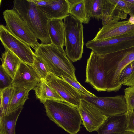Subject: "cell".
Listing matches in <instances>:
<instances>
[{"mask_svg":"<svg viewBox=\"0 0 134 134\" xmlns=\"http://www.w3.org/2000/svg\"><path fill=\"white\" fill-rule=\"evenodd\" d=\"M13 79L5 71L2 65L0 66V90L13 85Z\"/></svg>","mask_w":134,"mask_h":134,"instance_id":"28","label":"cell"},{"mask_svg":"<svg viewBox=\"0 0 134 134\" xmlns=\"http://www.w3.org/2000/svg\"><path fill=\"white\" fill-rule=\"evenodd\" d=\"M50 120L70 134L80 131L82 120L77 108L64 102L47 100L44 104Z\"/></svg>","mask_w":134,"mask_h":134,"instance_id":"4","label":"cell"},{"mask_svg":"<svg viewBox=\"0 0 134 134\" xmlns=\"http://www.w3.org/2000/svg\"><path fill=\"white\" fill-rule=\"evenodd\" d=\"M32 65L40 79L45 80L48 75L50 74L45 63L42 59L38 56L36 55L33 64Z\"/></svg>","mask_w":134,"mask_h":134,"instance_id":"25","label":"cell"},{"mask_svg":"<svg viewBox=\"0 0 134 134\" xmlns=\"http://www.w3.org/2000/svg\"><path fill=\"white\" fill-rule=\"evenodd\" d=\"M86 9L89 17L101 19L103 0H85Z\"/></svg>","mask_w":134,"mask_h":134,"instance_id":"23","label":"cell"},{"mask_svg":"<svg viewBox=\"0 0 134 134\" xmlns=\"http://www.w3.org/2000/svg\"><path fill=\"white\" fill-rule=\"evenodd\" d=\"M101 20L103 26L113 21H118L126 18L129 10L124 0H103Z\"/></svg>","mask_w":134,"mask_h":134,"instance_id":"12","label":"cell"},{"mask_svg":"<svg viewBox=\"0 0 134 134\" xmlns=\"http://www.w3.org/2000/svg\"><path fill=\"white\" fill-rule=\"evenodd\" d=\"M48 29L51 44L59 47L65 46V30L63 19L49 20Z\"/></svg>","mask_w":134,"mask_h":134,"instance_id":"17","label":"cell"},{"mask_svg":"<svg viewBox=\"0 0 134 134\" xmlns=\"http://www.w3.org/2000/svg\"><path fill=\"white\" fill-rule=\"evenodd\" d=\"M23 108H21L7 115L0 116V134H15L16 123Z\"/></svg>","mask_w":134,"mask_h":134,"instance_id":"21","label":"cell"},{"mask_svg":"<svg viewBox=\"0 0 134 134\" xmlns=\"http://www.w3.org/2000/svg\"><path fill=\"white\" fill-rule=\"evenodd\" d=\"M66 55L73 62L80 60L83 52V26L82 23L70 14L64 18Z\"/></svg>","mask_w":134,"mask_h":134,"instance_id":"5","label":"cell"},{"mask_svg":"<svg viewBox=\"0 0 134 134\" xmlns=\"http://www.w3.org/2000/svg\"><path fill=\"white\" fill-rule=\"evenodd\" d=\"M129 15L130 16V17L129 19V20L131 23L134 24V17L131 15Z\"/></svg>","mask_w":134,"mask_h":134,"instance_id":"34","label":"cell"},{"mask_svg":"<svg viewBox=\"0 0 134 134\" xmlns=\"http://www.w3.org/2000/svg\"><path fill=\"white\" fill-rule=\"evenodd\" d=\"M13 3V9L41 41V44H51L48 29L49 19L38 7L31 0H14Z\"/></svg>","mask_w":134,"mask_h":134,"instance_id":"2","label":"cell"},{"mask_svg":"<svg viewBox=\"0 0 134 134\" xmlns=\"http://www.w3.org/2000/svg\"><path fill=\"white\" fill-rule=\"evenodd\" d=\"M29 91L25 88L13 86L8 115L23 107L25 102L29 98Z\"/></svg>","mask_w":134,"mask_h":134,"instance_id":"19","label":"cell"},{"mask_svg":"<svg viewBox=\"0 0 134 134\" xmlns=\"http://www.w3.org/2000/svg\"><path fill=\"white\" fill-rule=\"evenodd\" d=\"M126 114V124L125 132L134 133V110L132 112Z\"/></svg>","mask_w":134,"mask_h":134,"instance_id":"30","label":"cell"},{"mask_svg":"<svg viewBox=\"0 0 134 134\" xmlns=\"http://www.w3.org/2000/svg\"><path fill=\"white\" fill-rule=\"evenodd\" d=\"M34 53L43 61L50 74L61 78L63 76L77 80L75 69L63 47H59L51 43L40 44Z\"/></svg>","mask_w":134,"mask_h":134,"instance_id":"3","label":"cell"},{"mask_svg":"<svg viewBox=\"0 0 134 134\" xmlns=\"http://www.w3.org/2000/svg\"><path fill=\"white\" fill-rule=\"evenodd\" d=\"M45 81L57 92L65 102L79 109L83 99V94L63 79L52 74L48 75Z\"/></svg>","mask_w":134,"mask_h":134,"instance_id":"10","label":"cell"},{"mask_svg":"<svg viewBox=\"0 0 134 134\" xmlns=\"http://www.w3.org/2000/svg\"><path fill=\"white\" fill-rule=\"evenodd\" d=\"M34 90L36 98L44 104L47 100L64 102L57 92L45 82L44 80L41 79Z\"/></svg>","mask_w":134,"mask_h":134,"instance_id":"18","label":"cell"},{"mask_svg":"<svg viewBox=\"0 0 134 134\" xmlns=\"http://www.w3.org/2000/svg\"><path fill=\"white\" fill-rule=\"evenodd\" d=\"M13 89V86L0 91V104L3 108L4 115L8 114L9 106Z\"/></svg>","mask_w":134,"mask_h":134,"instance_id":"24","label":"cell"},{"mask_svg":"<svg viewBox=\"0 0 134 134\" xmlns=\"http://www.w3.org/2000/svg\"><path fill=\"white\" fill-rule=\"evenodd\" d=\"M86 47L100 54L114 53L134 46V34H127L103 40L88 41Z\"/></svg>","mask_w":134,"mask_h":134,"instance_id":"8","label":"cell"},{"mask_svg":"<svg viewBox=\"0 0 134 134\" xmlns=\"http://www.w3.org/2000/svg\"><path fill=\"white\" fill-rule=\"evenodd\" d=\"M127 34H134V24L129 20L111 22L99 29L93 39L104 40Z\"/></svg>","mask_w":134,"mask_h":134,"instance_id":"14","label":"cell"},{"mask_svg":"<svg viewBox=\"0 0 134 134\" xmlns=\"http://www.w3.org/2000/svg\"><path fill=\"white\" fill-rule=\"evenodd\" d=\"M126 3L129 10L128 14L134 17V0H124Z\"/></svg>","mask_w":134,"mask_h":134,"instance_id":"31","label":"cell"},{"mask_svg":"<svg viewBox=\"0 0 134 134\" xmlns=\"http://www.w3.org/2000/svg\"><path fill=\"white\" fill-rule=\"evenodd\" d=\"M134 71V60L126 65L120 74L119 82L121 86L123 85Z\"/></svg>","mask_w":134,"mask_h":134,"instance_id":"26","label":"cell"},{"mask_svg":"<svg viewBox=\"0 0 134 134\" xmlns=\"http://www.w3.org/2000/svg\"><path fill=\"white\" fill-rule=\"evenodd\" d=\"M69 14L82 23L88 24L90 18L88 16L85 6V0H77L75 3L70 4Z\"/></svg>","mask_w":134,"mask_h":134,"instance_id":"22","label":"cell"},{"mask_svg":"<svg viewBox=\"0 0 134 134\" xmlns=\"http://www.w3.org/2000/svg\"><path fill=\"white\" fill-rule=\"evenodd\" d=\"M7 29L16 37L26 43L35 51L40 44L35 35L18 13L13 9L4 10L3 13Z\"/></svg>","mask_w":134,"mask_h":134,"instance_id":"6","label":"cell"},{"mask_svg":"<svg viewBox=\"0 0 134 134\" xmlns=\"http://www.w3.org/2000/svg\"><path fill=\"white\" fill-rule=\"evenodd\" d=\"M124 92L127 106V114L134 110V90L129 87L124 90Z\"/></svg>","mask_w":134,"mask_h":134,"instance_id":"29","label":"cell"},{"mask_svg":"<svg viewBox=\"0 0 134 134\" xmlns=\"http://www.w3.org/2000/svg\"><path fill=\"white\" fill-rule=\"evenodd\" d=\"M0 39L5 50L11 51L22 62L33 65L36 55L30 46L15 36L2 24L0 25Z\"/></svg>","mask_w":134,"mask_h":134,"instance_id":"7","label":"cell"},{"mask_svg":"<svg viewBox=\"0 0 134 134\" xmlns=\"http://www.w3.org/2000/svg\"><path fill=\"white\" fill-rule=\"evenodd\" d=\"M61 78L69 83L76 90L83 94L86 95L91 97L96 96L87 90L82 86L77 81L72 78L66 76H62Z\"/></svg>","mask_w":134,"mask_h":134,"instance_id":"27","label":"cell"},{"mask_svg":"<svg viewBox=\"0 0 134 134\" xmlns=\"http://www.w3.org/2000/svg\"><path fill=\"white\" fill-rule=\"evenodd\" d=\"M126 114L108 117L97 131L98 134H122L125 132Z\"/></svg>","mask_w":134,"mask_h":134,"instance_id":"16","label":"cell"},{"mask_svg":"<svg viewBox=\"0 0 134 134\" xmlns=\"http://www.w3.org/2000/svg\"><path fill=\"white\" fill-rule=\"evenodd\" d=\"M130 87L131 89L134 90V86L132 87Z\"/></svg>","mask_w":134,"mask_h":134,"instance_id":"36","label":"cell"},{"mask_svg":"<svg viewBox=\"0 0 134 134\" xmlns=\"http://www.w3.org/2000/svg\"></svg>","mask_w":134,"mask_h":134,"instance_id":"37","label":"cell"},{"mask_svg":"<svg viewBox=\"0 0 134 134\" xmlns=\"http://www.w3.org/2000/svg\"><path fill=\"white\" fill-rule=\"evenodd\" d=\"M82 96L83 99L92 104L108 117L127 113V106L124 95L105 97Z\"/></svg>","mask_w":134,"mask_h":134,"instance_id":"9","label":"cell"},{"mask_svg":"<svg viewBox=\"0 0 134 134\" xmlns=\"http://www.w3.org/2000/svg\"><path fill=\"white\" fill-rule=\"evenodd\" d=\"M134 60V46L100 55V70L105 79L107 91H116L121 88L119 78L123 69Z\"/></svg>","mask_w":134,"mask_h":134,"instance_id":"1","label":"cell"},{"mask_svg":"<svg viewBox=\"0 0 134 134\" xmlns=\"http://www.w3.org/2000/svg\"><path fill=\"white\" fill-rule=\"evenodd\" d=\"M38 6L43 7L49 4L51 0H31Z\"/></svg>","mask_w":134,"mask_h":134,"instance_id":"32","label":"cell"},{"mask_svg":"<svg viewBox=\"0 0 134 134\" xmlns=\"http://www.w3.org/2000/svg\"><path fill=\"white\" fill-rule=\"evenodd\" d=\"M123 85L129 87L134 86V71L128 78Z\"/></svg>","mask_w":134,"mask_h":134,"instance_id":"33","label":"cell"},{"mask_svg":"<svg viewBox=\"0 0 134 134\" xmlns=\"http://www.w3.org/2000/svg\"><path fill=\"white\" fill-rule=\"evenodd\" d=\"M0 59L3 69L13 79L22 62L13 53L9 50H5L2 54Z\"/></svg>","mask_w":134,"mask_h":134,"instance_id":"20","label":"cell"},{"mask_svg":"<svg viewBox=\"0 0 134 134\" xmlns=\"http://www.w3.org/2000/svg\"><path fill=\"white\" fill-rule=\"evenodd\" d=\"M122 134H134V133L128 132H125Z\"/></svg>","mask_w":134,"mask_h":134,"instance_id":"35","label":"cell"},{"mask_svg":"<svg viewBox=\"0 0 134 134\" xmlns=\"http://www.w3.org/2000/svg\"><path fill=\"white\" fill-rule=\"evenodd\" d=\"M38 7L49 20L63 19L69 14L68 0H51L49 5Z\"/></svg>","mask_w":134,"mask_h":134,"instance_id":"15","label":"cell"},{"mask_svg":"<svg viewBox=\"0 0 134 134\" xmlns=\"http://www.w3.org/2000/svg\"><path fill=\"white\" fill-rule=\"evenodd\" d=\"M41 79L32 65L22 62L13 79V85L34 90Z\"/></svg>","mask_w":134,"mask_h":134,"instance_id":"13","label":"cell"},{"mask_svg":"<svg viewBox=\"0 0 134 134\" xmlns=\"http://www.w3.org/2000/svg\"><path fill=\"white\" fill-rule=\"evenodd\" d=\"M84 127L89 132L97 131L108 118L92 103L81 100L78 109Z\"/></svg>","mask_w":134,"mask_h":134,"instance_id":"11","label":"cell"}]
</instances>
